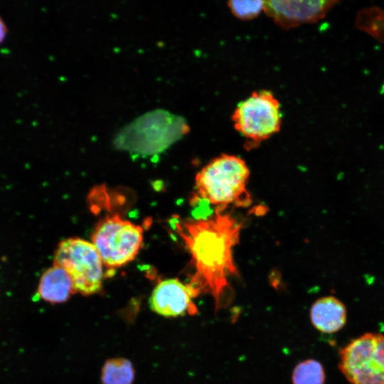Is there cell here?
Instances as JSON below:
<instances>
[{
    "label": "cell",
    "mask_w": 384,
    "mask_h": 384,
    "mask_svg": "<svg viewBox=\"0 0 384 384\" xmlns=\"http://www.w3.org/2000/svg\"><path fill=\"white\" fill-rule=\"evenodd\" d=\"M173 226L191 255L195 272L191 284L213 297L215 309L232 297L229 278L238 274L233 259L241 223L230 214L215 211L207 217L173 220Z\"/></svg>",
    "instance_id": "cell-1"
},
{
    "label": "cell",
    "mask_w": 384,
    "mask_h": 384,
    "mask_svg": "<svg viewBox=\"0 0 384 384\" xmlns=\"http://www.w3.org/2000/svg\"><path fill=\"white\" fill-rule=\"evenodd\" d=\"M250 170L241 158L223 154L206 164L197 174L192 205L203 203L224 211L229 206L247 207L252 203L247 190Z\"/></svg>",
    "instance_id": "cell-2"
},
{
    "label": "cell",
    "mask_w": 384,
    "mask_h": 384,
    "mask_svg": "<svg viewBox=\"0 0 384 384\" xmlns=\"http://www.w3.org/2000/svg\"><path fill=\"white\" fill-rule=\"evenodd\" d=\"M189 130L184 119L158 110L129 124L115 143L123 149L151 154L166 149Z\"/></svg>",
    "instance_id": "cell-3"
},
{
    "label": "cell",
    "mask_w": 384,
    "mask_h": 384,
    "mask_svg": "<svg viewBox=\"0 0 384 384\" xmlns=\"http://www.w3.org/2000/svg\"><path fill=\"white\" fill-rule=\"evenodd\" d=\"M231 119L235 129L246 139L247 147H253L280 130V103L270 90L255 91L237 105Z\"/></svg>",
    "instance_id": "cell-4"
},
{
    "label": "cell",
    "mask_w": 384,
    "mask_h": 384,
    "mask_svg": "<svg viewBox=\"0 0 384 384\" xmlns=\"http://www.w3.org/2000/svg\"><path fill=\"white\" fill-rule=\"evenodd\" d=\"M338 355V368L350 384H384V334L366 333Z\"/></svg>",
    "instance_id": "cell-5"
},
{
    "label": "cell",
    "mask_w": 384,
    "mask_h": 384,
    "mask_svg": "<svg viewBox=\"0 0 384 384\" xmlns=\"http://www.w3.org/2000/svg\"><path fill=\"white\" fill-rule=\"evenodd\" d=\"M53 265L69 274L75 292L90 295L102 287L103 262L94 245L80 238H68L59 244Z\"/></svg>",
    "instance_id": "cell-6"
},
{
    "label": "cell",
    "mask_w": 384,
    "mask_h": 384,
    "mask_svg": "<svg viewBox=\"0 0 384 384\" xmlns=\"http://www.w3.org/2000/svg\"><path fill=\"white\" fill-rule=\"evenodd\" d=\"M142 241V228L118 215L102 220L92 235V243L108 268L119 267L134 260Z\"/></svg>",
    "instance_id": "cell-7"
},
{
    "label": "cell",
    "mask_w": 384,
    "mask_h": 384,
    "mask_svg": "<svg viewBox=\"0 0 384 384\" xmlns=\"http://www.w3.org/2000/svg\"><path fill=\"white\" fill-rule=\"evenodd\" d=\"M201 291L195 286L184 284L178 279H166L159 282L149 299L151 309L165 317H177L186 313H196L193 299Z\"/></svg>",
    "instance_id": "cell-8"
},
{
    "label": "cell",
    "mask_w": 384,
    "mask_h": 384,
    "mask_svg": "<svg viewBox=\"0 0 384 384\" xmlns=\"http://www.w3.org/2000/svg\"><path fill=\"white\" fill-rule=\"evenodd\" d=\"M336 3L334 1H265L264 11L284 28L314 23L322 18Z\"/></svg>",
    "instance_id": "cell-9"
},
{
    "label": "cell",
    "mask_w": 384,
    "mask_h": 384,
    "mask_svg": "<svg viewBox=\"0 0 384 384\" xmlns=\"http://www.w3.org/2000/svg\"><path fill=\"white\" fill-rule=\"evenodd\" d=\"M310 320L314 328L324 334H334L345 326L347 311L344 304L334 296L316 299L310 309Z\"/></svg>",
    "instance_id": "cell-10"
},
{
    "label": "cell",
    "mask_w": 384,
    "mask_h": 384,
    "mask_svg": "<svg viewBox=\"0 0 384 384\" xmlns=\"http://www.w3.org/2000/svg\"><path fill=\"white\" fill-rule=\"evenodd\" d=\"M74 292L69 274L54 265L42 274L37 289L38 297L53 304L66 302Z\"/></svg>",
    "instance_id": "cell-11"
},
{
    "label": "cell",
    "mask_w": 384,
    "mask_h": 384,
    "mask_svg": "<svg viewBox=\"0 0 384 384\" xmlns=\"http://www.w3.org/2000/svg\"><path fill=\"white\" fill-rule=\"evenodd\" d=\"M134 378V368L127 359H110L102 368V384H132Z\"/></svg>",
    "instance_id": "cell-12"
},
{
    "label": "cell",
    "mask_w": 384,
    "mask_h": 384,
    "mask_svg": "<svg viewBox=\"0 0 384 384\" xmlns=\"http://www.w3.org/2000/svg\"><path fill=\"white\" fill-rule=\"evenodd\" d=\"M292 379L293 384H324L326 374L322 364L310 358L295 366Z\"/></svg>",
    "instance_id": "cell-13"
},
{
    "label": "cell",
    "mask_w": 384,
    "mask_h": 384,
    "mask_svg": "<svg viewBox=\"0 0 384 384\" xmlns=\"http://www.w3.org/2000/svg\"><path fill=\"white\" fill-rule=\"evenodd\" d=\"M228 7L236 18L249 21L257 17L264 11L265 1H229Z\"/></svg>",
    "instance_id": "cell-14"
},
{
    "label": "cell",
    "mask_w": 384,
    "mask_h": 384,
    "mask_svg": "<svg viewBox=\"0 0 384 384\" xmlns=\"http://www.w3.org/2000/svg\"><path fill=\"white\" fill-rule=\"evenodd\" d=\"M8 30L4 20L0 16V45L5 40Z\"/></svg>",
    "instance_id": "cell-15"
}]
</instances>
